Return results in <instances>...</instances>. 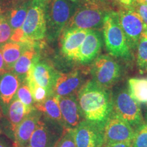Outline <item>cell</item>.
Segmentation results:
<instances>
[{
    "instance_id": "cell-39",
    "label": "cell",
    "mask_w": 147,
    "mask_h": 147,
    "mask_svg": "<svg viewBox=\"0 0 147 147\" xmlns=\"http://www.w3.org/2000/svg\"><path fill=\"white\" fill-rule=\"evenodd\" d=\"M22 147H32V146H30V145H29V144H27V145H25V146H22Z\"/></svg>"
},
{
    "instance_id": "cell-21",
    "label": "cell",
    "mask_w": 147,
    "mask_h": 147,
    "mask_svg": "<svg viewBox=\"0 0 147 147\" xmlns=\"http://www.w3.org/2000/svg\"><path fill=\"white\" fill-rule=\"evenodd\" d=\"M59 97L53 94L42 104H34V107L44 113L50 120L60 125H64L59 106Z\"/></svg>"
},
{
    "instance_id": "cell-27",
    "label": "cell",
    "mask_w": 147,
    "mask_h": 147,
    "mask_svg": "<svg viewBox=\"0 0 147 147\" xmlns=\"http://www.w3.org/2000/svg\"><path fill=\"white\" fill-rule=\"evenodd\" d=\"M16 98L21 101L29 110H32L35 108L34 99L26 80L22 82V84L18 89L16 92Z\"/></svg>"
},
{
    "instance_id": "cell-30",
    "label": "cell",
    "mask_w": 147,
    "mask_h": 147,
    "mask_svg": "<svg viewBox=\"0 0 147 147\" xmlns=\"http://www.w3.org/2000/svg\"><path fill=\"white\" fill-rule=\"evenodd\" d=\"M55 147H77L74 138V129H67L63 132Z\"/></svg>"
},
{
    "instance_id": "cell-5",
    "label": "cell",
    "mask_w": 147,
    "mask_h": 147,
    "mask_svg": "<svg viewBox=\"0 0 147 147\" xmlns=\"http://www.w3.org/2000/svg\"><path fill=\"white\" fill-rule=\"evenodd\" d=\"M47 0H32L26 18L21 27V42H36L45 38L47 25L45 3Z\"/></svg>"
},
{
    "instance_id": "cell-2",
    "label": "cell",
    "mask_w": 147,
    "mask_h": 147,
    "mask_svg": "<svg viewBox=\"0 0 147 147\" xmlns=\"http://www.w3.org/2000/svg\"><path fill=\"white\" fill-rule=\"evenodd\" d=\"M77 3L71 0H47L45 18L47 38L53 41L59 37L74 13Z\"/></svg>"
},
{
    "instance_id": "cell-34",
    "label": "cell",
    "mask_w": 147,
    "mask_h": 147,
    "mask_svg": "<svg viewBox=\"0 0 147 147\" xmlns=\"http://www.w3.org/2000/svg\"><path fill=\"white\" fill-rule=\"evenodd\" d=\"M103 147H131V142H118L106 144Z\"/></svg>"
},
{
    "instance_id": "cell-12",
    "label": "cell",
    "mask_w": 147,
    "mask_h": 147,
    "mask_svg": "<svg viewBox=\"0 0 147 147\" xmlns=\"http://www.w3.org/2000/svg\"><path fill=\"white\" fill-rule=\"evenodd\" d=\"M89 31L80 28L64 29L61 38V51L66 58L76 61L79 49Z\"/></svg>"
},
{
    "instance_id": "cell-17",
    "label": "cell",
    "mask_w": 147,
    "mask_h": 147,
    "mask_svg": "<svg viewBox=\"0 0 147 147\" xmlns=\"http://www.w3.org/2000/svg\"><path fill=\"white\" fill-rule=\"evenodd\" d=\"M57 134L51 125L42 118L29 140L32 147H55L59 140Z\"/></svg>"
},
{
    "instance_id": "cell-18",
    "label": "cell",
    "mask_w": 147,
    "mask_h": 147,
    "mask_svg": "<svg viewBox=\"0 0 147 147\" xmlns=\"http://www.w3.org/2000/svg\"><path fill=\"white\" fill-rule=\"evenodd\" d=\"M36 42L8 41L0 45L2 56L8 71H12L16 62L27 48L34 45Z\"/></svg>"
},
{
    "instance_id": "cell-20",
    "label": "cell",
    "mask_w": 147,
    "mask_h": 147,
    "mask_svg": "<svg viewBox=\"0 0 147 147\" xmlns=\"http://www.w3.org/2000/svg\"><path fill=\"white\" fill-rule=\"evenodd\" d=\"M37 55L38 45L36 42L34 45L27 48L16 62L12 71L19 78L21 82H23L26 79L28 71L32 67Z\"/></svg>"
},
{
    "instance_id": "cell-16",
    "label": "cell",
    "mask_w": 147,
    "mask_h": 147,
    "mask_svg": "<svg viewBox=\"0 0 147 147\" xmlns=\"http://www.w3.org/2000/svg\"><path fill=\"white\" fill-rule=\"evenodd\" d=\"M42 113L36 108L27 115L14 131V147H22L29 144V140L37 125L42 118Z\"/></svg>"
},
{
    "instance_id": "cell-31",
    "label": "cell",
    "mask_w": 147,
    "mask_h": 147,
    "mask_svg": "<svg viewBox=\"0 0 147 147\" xmlns=\"http://www.w3.org/2000/svg\"><path fill=\"white\" fill-rule=\"evenodd\" d=\"M131 8L140 16L144 25V32H147V4L146 3H138L135 1Z\"/></svg>"
},
{
    "instance_id": "cell-23",
    "label": "cell",
    "mask_w": 147,
    "mask_h": 147,
    "mask_svg": "<svg viewBox=\"0 0 147 147\" xmlns=\"http://www.w3.org/2000/svg\"><path fill=\"white\" fill-rule=\"evenodd\" d=\"M32 110H29L18 98L14 99L11 103L8 110V118L12 131H14L22 121Z\"/></svg>"
},
{
    "instance_id": "cell-13",
    "label": "cell",
    "mask_w": 147,
    "mask_h": 147,
    "mask_svg": "<svg viewBox=\"0 0 147 147\" xmlns=\"http://www.w3.org/2000/svg\"><path fill=\"white\" fill-rule=\"evenodd\" d=\"M103 45L102 35L98 29H89L79 49L76 61L87 64L97 57Z\"/></svg>"
},
{
    "instance_id": "cell-24",
    "label": "cell",
    "mask_w": 147,
    "mask_h": 147,
    "mask_svg": "<svg viewBox=\"0 0 147 147\" xmlns=\"http://www.w3.org/2000/svg\"><path fill=\"white\" fill-rule=\"evenodd\" d=\"M128 91L139 104L147 103V78L129 79Z\"/></svg>"
},
{
    "instance_id": "cell-36",
    "label": "cell",
    "mask_w": 147,
    "mask_h": 147,
    "mask_svg": "<svg viewBox=\"0 0 147 147\" xmlns=\"http://www.w3.org/2000/svg\"><path fill=\"white\" fill-rule=\"evenodd\" d=\"M0 147H11L8 142L2 138L0 137Z\"/></svg>"
},
{
    "instance_id": "cell-37",
    "label": "cell",
    "mask_w": 147,
    "mask_h": 147,
    "mask_svg": "<svg viewBox=\"0 0 147 147\" xmlns=\"http://www.w3.org/2000/svg\"><path fill=\"white\" fill-rule=\"evenodd\" d=\"M71 1H73V2H74V3H78L84 2V1H89V0H71Z\"/></svg>"
},
{
    "instance_id": "cell-1",
    "label": "cell",
    "mask_w": 147,
    "mask_h": 147,
    "mask_svg": "<svg viewBox=\"0 0 147 147\" xmlns=\"http://www.w3.org/2000/svg\"><path fill=\"white\" fill-rule=\"evenodd\" d=\"M78 101L85 120L104 127L113 111V99L109 89L92 79L78 90Z\"/></svg>"
},
{
    "instance_id": "cell-29",
    "label": "cell",
    "mask_w": 147,
    "mask_h": 147,
    "mask_svg": "<svg viewBox=\"0 0 147 147\" xmlns=\"http://www.w3.org/2000/svg\"><path fill=\"white\" fill-rule=\"evenodd\" d=\"M13 33L5 14H0V45L8 42Z\"/></svg>"
},
{
    "instance_id": "cell-33",
    "label": "cell",
    "mask_w": 147,
    "mask_h": 147,
    "mask_svg": "<svg viewBox=\"0 0 147 147\" xmlns=\"http://www.w3.org/2000/svg\"><path fill=\"white\" fill-rule=\"evenodd\" d=\"M8 69H7L4 60H3L2 53H1V49H0V76H1V75H3V74L8 72Z\"/></svg>"
},
{
    "instance_id": "cell-22",
    "label": "cell",
    "mask_w": 147,
    "mask_h": 147,
    "mask_svg": "<svg viewBox=\"0 0 147 147\" xmlns=\"http://www.w3.org/2000/svg\"><path fill=\"white\" fill-rule=\"evenodd\" d=\"M32 0H25L12 6L6 14L5 17L14 32L21 29L26 18Z\"/></svg>"
},
{
    "instance_id": "cell-11",
    "label": "cell",
    "mask_w": 147,
    "mask_h": 147,
    "mask_svg": "<svg viewBox=\"0 0 147 147\" xmlns=\"http://www.w3.org/2000/svg\"><path fill=\"white\" fill-rule=\"evenodd\" d=\"M40 55H37L28 73L37 84L45 88L51 95H53V88L59 72L47 62L40 61Z\"/></svg>"
},
{
    "instance_id": "cell-15",
    "label": "cell",
    "mask_w": 147,
    "mask_h": 147,
    "mask_svg": "<svg viewBox=\"0 0 147 147\" xmlns=\"http://www.w3.org/2000/svg\"><path fill=\"white\" fill-rule=\"evenodd\" d=\"M59 106L64 125L67 129H74L81 122L83 116L79 106L78 98L71 94L59 97Z\"/></svg>"
},
{
    "instance_id": "cell-32",
    "label": "cell",
    "mask_w": 147,
    "mask_h": 147,
    "mask_svg": "<svg viewBox=\"0 0 147 147\" xmlns=\"http://www.w3.org/2000/svg\"><path fill=\"white\" fill-rule=\"evenodd\" d=\"M113 4L119 5L120 8H130L134 3L135 0H108Z\"/></svg>"
},
{
    "instance_id": "cell-10",
    "label": "cell",
    "mask_w": 147,
    "mask_h": 147,
    "mask_svg": "<svg viewBox=\"0 0 147 147\" xmlns=\"http://www.w3.org/2000/svg\"><path fill=\"white\" fill-rule=\"evenodd\" d=\"M77 147H103L104 145V127L83 120L74 129Z\"/></svg>"
},
{
    "instance_id": "cell-28",
    "label": "cell",
    "mask_w": 147,
    "mask_h": 147,
    "mask_svg": "<svg viewBox=\"0 0 147 147\" xmlns=\"http://www.w3.org/2000/svg\"><path fill=\"white\" fill-rule=\"evenodd\" d=\"M131 146V147H147V123H144L136 129Z\"/></svg>"
},
{
    "instance_id": "cell-8",
    "label": "cell",
    "mask_w": 147,
    "mask_h": 147,
    "mask_svg": "<svg viewBox=\"0 0 147 147\" xmlns=\"http://www.w3.org/2000/svg\"><path fill=\"white\" fill-rule=\"evenodd\" d=\"M117 13L127 43L130 49L135 50L144 30L142 20L131 7L120 8Z\"/></svg>"
},
{
    "instance_id": "cell-6",
    "label": "cell",
    "mask_w": 147,
    "mask_h": 147,
    "mask_svg": "<svg viewBox=\"0 0 147 147\" xmlns=\"http://www.w3.org/2000/svg\"><path fill=\"white\" fill-rule=\"evenodd\" d=\"M113 99V111L135 129L144 123L140 104L131 96L128 90H121Z\"/></svg>"
},
{
    "instance_id": "cell-26",
    "label": "cell",
    "mask_w": 147,
    "mask_h": 147,
    "mask_svg": "<svg viewBox=\"0 0 147 147\" xmlns=\"http://www.w3.org/2000/svg\"><path fill=\"white\" fill-rule=\"evenodd\" d=\"M137 64L141 74L147 72V33L143 32L137 47Z\"/></svg>"
},
{
    "instance_id": "cell-4",
    "label": "cell",
    "mask_w": 147,
    "mask_h": 147,
    "mask_svg": "<svg viewBox=\"0 0 147 147\" xmlns=\"http://www.w3.org/2000/svg\"><path fill=\"white\" fill-rule=\"evenodd\" d=\"M102 29L106 50L110 55L117 58L131 57V49L121 27L117 12L110 11L106 14Z\"/></svg>"
},
{
    "instance_id": "cell-7",
    "label": "cell",
    "mask_w": 147,
    "mask_h": 147,
    "mask_svg": "<svg viewBox=\"0 0 147 147\" xmlns=\"http://www.w3.org/2000/svg\"><path fill=\"white\" fill-rule=\"evenodd\" d=\"M93 80L106 89L116 83L120 78L121 69L119 64L108 55L97 57L91 65Z\"/></svg>"
},
{
    "instance_id": "cell-3",
    "label": "cell",
    "mask_w": 147,
    "mask_h": 147,
    "mask_svg": "<svg viewBox=\"0 0 147 147\" xmlns=\"http://www.w3.org/2000/svg\"><path fill=\"white\" fill-rule=\"evenodd\" d=\"M110 11L104 0H89L77 3L76 10L65 29H100L102 28L104 18Z\"/></svg>"
},
{
    "instance_id": "cell-38",
    "label": "cell",
    "mask_w": 147,
    "mask_h": 147,
    "mask_svg": "<svg viewBox=\"0 0 147 147\" xmlns=\"http://www.w3.org/2000/svg\"><path fill=\"white\" fill-rule=\"evenodd\" d=\"M138 3H145L146 0H135Z\"/></svg>"
},
{
    "instance_id": "cell-41",
    "label": "cell",
    "mask_w": 147,
    "mask_h": 147,
    "mask_svg": "<svg viewBox=\"0 0 147 147\" xmlns=\"http://www.w3.org/2000/svg\"><path fill=\"white\" fill-rule=\"evenodd\" d=\"M145 3H146V4H147V0H146V1H145Z\"/></svg>"
},
{
    "instance_id": "cell-35",
    "label": "cell",
    "mask_w": 147,
    "mask_h": 147,
    "mask_svg": "<svg viewBox=\"0 0 147 147\" xmlns=\"http://www.w3.org/2000/svg\"><path fill=\"white\" fill-rule=\"evenodd\" d=\"M141 110H142V114L144 123H147V103L142 104Z\"/></svg>"
},
{
    "instance_id": "cell-42",
    "label": "cell",
    "mask_w": 147,
    "mask_h": 147,
    "mask_svg": "<svg viewBox=\"0 0 147 147\" xmlns=\"http://www.w3.org/2000/svg\"><path fill=\"white\" fill-rule=\"evenodd\" d=\"M146 33H147V32H146Z\"/></svg>"
},
{
    "instance_id": "cell-9",
    "label": "cell",
    "mask_w": 147,
    "mask_h": 147,
    "mask_svg": "<svg viewBox=\"0 0 147 147\" xmlns=\"http://www.w3.org/2000/svg\"><path fill=\"white\" fill-rule=\"evenodd\" d=\"M135 129L113 111L104 127V144L118 142H131Z\"/></svg>"
},
{
    "instance_id": "cell-19",
    "label": "cell",
    "mask_w": 147,
    "mask_h": 147,
    "mask_svg": "<svg viewBox=\"0 0 147 147\" xmlns=\"http://www.w3.org/2000/svg\"><path fill=\"white\" fill-rule=\"evenodd\" d=\"M21 80L13 72H6L0 76V100L3 104L10 103L20 87Z\"/></svg>"
},
{
    "instance_id": "cell-40",
    "label": "cell",
    "mask_w": 147,
    "mask_h": 147,
    "mask_svg": "<svg viewBox=\"0 0 147 147\" xmlns=\"http://www.w3.org/2000/svg\"><path fill=\"white\" fill-rule=\"evenodd\" d=\"M2 13V12H1V9H0V14H1Z\"/></svg>"
},
{
    "instance_id": "cell-25",
    "label": "cell",
    "mask_w": 147,
    "mask_h": 147,
    "mask_svg": "<svg viewBox=\"0 0 147 147\" xmlns=\"http://www.w3.org/2000/svg\"><path fill=\"white\" fill-rule=\"evenodd\" d=\"M25 80H26L27 83L28 84L31 93H32L35 104H42L45 102L48 97L51 96L49 92L45 88L42 87L41 86L36 83L32 76L29 73L27 74Z\"/></svg>"
},
{
    "instance_id": "cell-14",
    "label": "cell",
    "mask_w": 147,
    "mask_h": 147,
    "mask_svg": "<svg viewBox=\"0 0 147 147\" xmlns=\"http://www.w3.org/2000/svg\"><path fill=\"white\" fill-rule=\"evenodd\" d=\"M84 76L80 69H74L68 73H59L55 81L53 94L64 97L74 94L82 87Z\"/></svg>"
}]
</instances>
